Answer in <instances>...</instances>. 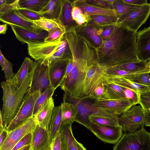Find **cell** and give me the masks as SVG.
<instances>
[{
    "label": "cell",
    "instance_id": "obj_1",
    "mask_svg": "<svg viewBox=\"0 0 150 150\" xmlns=\"http://www.w3.org/2000/svg\"><path fill=\"white\" fill-rule=\"evenodd\" d=\"M33 73L32 71L19 87L10 82L2 81L3 104L0 115L6 129L16 117L30 86Z\"/></svg>",
    "mask_w": 150,
    "mask_h": 150
},
{
    "label": "cell",
    "instance_id": "obj_2",
    "mask_svg": "<svg viewBox=\"0 0 150 150\" xmlns=\"http://www.w3.org/2000/svg\"><path fill=\"white\" fill-rule=\"evenodd\" d=\"M90 66L84 62L73 60L71 72L59 86L62 90L74 97H83L84 83Z\"/></svg>",
    "mask_w": 150,
    "mask_h": 150
},
{
    "label": "cell",
    "instance_id": "obj_3",
    "mask_svg": "<svg viewBox=\"0 0 150 150\" xmlns=\"http://www.w3.org/2000/svg\"><path fill=\"white\" fill-rule=\"evenodd\" d=\"M113 150H150V132L143 126L133 132H125Z\"/></svg>",
    "mask_w": 150,
    "mask_h": 150
},
{
    "label": "cell",
    "instance_id": "obj_4",
    "mask_svg": "<svg viewBox=\"0 0 150 150\" xmlns=\"http://www.w3.org/2000/svg\"><path fill=\"white\" fill-rule=\"evenodd\" d=\"M145 115L140 105H133L119 117L120 126L125 132H133L144 125Z\"/></svg>",
    "mask_w": 150,
    "mask_h": 150
},
{
    "label": "cell",
    "instance_id": "obj_5",
    "mask_svg": "<svg viewBox=\"0 0 150 150\" xmlns=\"http://www.w3.org/2000/svg\"><path fill=\"white\" fill-rule=\"evenodd\" d=\"M40 93L39 91L30 93L27 92L16 117L6 129L8 132L12 130L29 119L34 117L35 105Z\"/></svg>",
    "mask_w": 150,
    "mask_h": 150
},
{
    "label": "cell",
    "instance_id": "obj_6",
    "mask_svg": "<svg viewBox=\"0 0 150 150\" xmlns=\"http://www.w3.org/2000/svg\"><path fill=\"white\" fill-rule=\"evenodd\" d=\"M88 99L84 97H75L64 92L63 101L73 103L77 108L78 112L75 122L82 125L90 130L91 122L89 117L94 110L95 107L93 105V103Z\"/></svg>",
    "mask_w": 150,
    "mask_h": 150
},
{
    "label": "cell",
    "instance_id": "obj_7",
    "mask_svg": "<svg viewBox=\"0 0 150 150\" xmlns=\"http://www.w3.org/2000/svg\"><path fill=\"white\" fill-rule=\"evenodd\" d=\"M51 86L49 67L35 60L31 83L27 93H30L39 91L42 93Z\"/></svg>",
    "mask_w": 150,
    "mask_h": 150
},
{
    "label": "cell",
    "instance_id": "obj_8",
    "mask_svg": "<svg viewBox=\"0 0 150 150\" xmlns=\"http://www.w3.org/2000/svg\"><path fill=\"white\" fill-rule=\"evenodd\" d=\"M62 41L27 43L28 53L35 60L44 64L58 50Z\"/></svg>",
    "mask_w": 150,
    "mask_h": 150
},
{
    "label": "cell",
    "instance_id": "obj_9",
    "mask_svg": "<svg viewBox=\"0 0 150 150\" xmlns=\"http://www.w3.org/2000/svg\"><path fill=\"white\" fill-rule=\"evenodd\" d=\"M37 125L35 117H33L14 129L8 132L6 139L0 145V150H11L23 137L32 133Z\"/></svg>",
    "mask_w": 150,
    "mask_h": 150
},
{
    "label": "cell",
    "instance_id": "obj_10",
    "mask_svg": "<svg viewBox=\"0 0 150 150\" xmlns=\"http://www.w3.org/2000/svg\"><path fill=\"white\" fill-rule=\"evenodd\" d=\"M150 15V3L140 6L127 15L119 18L121 23L131 30L137 32Z\"/></svg>",
    "mask_w": 150,
    "mask_h": 150
},
{
    "label": "cell",
    "instance_id": "obj_11",
    "mask_svg": "<svg viewBox=\"0 0 150 150\" xmlns=\"http://www.w3.org/2000/svg\"><path fill=\"white\" fill-rule=\"evenodd\" d=\"M90 131L103 142L112 144H115L123 134L120 126H107L91 123Z\"/></svg>",
    "mask_w": 150,
    "mask_h": 150
},
{
    "label": "cell",
    "instance_id": "obj_12",
    "mask_svg": "<svg viewBox=\"0 0 150 150\" xmlns=\"http://www.w3.org/2000/svg\"><path fill=\"white\" fill-rule=\"evenodd\" d=\"M11 28L17 39L23 44L44 42L48 36V32L39 29L23 28L11 25Z\"/></svg>",
    "mask_w": 150,
    "mask_h": 150
},
{
    "label": "cell",
    "instance_id": "obj_13",
    "mask_svg": "<svg viewBox=\"0 0 150 150\" xmlns=\"http://www.w3.org/2000/svg\"><path fill=\"white\" fill-rule=\"evenodd\" d=\"M93 105L95 108L107 111L118 116L133 106L127 99L95 101L93 103Z\"/></svg>",
    "mask_w": 150,
    "mask_h": 150
},
{
    "label": "cell",
    "instance_id": "obj_14",
    "mask_svg": "<svg viewBox=\"0 0 150 150\" xmlns=\"http://www.w3.org/2000/svg\"><path fill=\"white\" fill-rule=\"evenodd\" d=\"M30 150H49L52 140L48 130L37 125L32 132Z\"/></svg>",
    "mask_w": 150,
    "mask_h": 150
},
{
    "label": "cell",
    "instance_id": "obj_15",
    "mask_svg": "<svg viewBox=\"0 0 150 150\" xmlns=\"http://www.w3.org/2000/svg\"><path fill=\"white\" fill-rule=\"evenodd\" d=\"M137 53L141 61L150 60V25L137 32L136 35Z\"/></svg>",
    "mask_w": 150,
    "mask_h": 150
},
{
    "label": "cell",
    "instance_id": "obj_16",
    "mask_svg": "<svg viewBox=\"0 0 150 150\" xmlns=\"http://www.w3.org/2000/svg\"><path fill=\"white\" fill-rule=\"evenodd\" d=\"M0 21L10 25H12L26 29L37 30L33 21L25 17L18 9L0 14Z\"/></svg>",
    "mask_w": 150,
    "mask_h": 150
},
{
    "label": "cell",
    "instance_id": "obj_17",
    "mask_svg": "<svg viewBox=\"0 0 150 150\" xmlns=\"http://www.w3.org/2000/svg\"><path fill=\"white\" fill-rule=\"evenodd\" d=\"M104 74V69L98 65L92 64L90 66L84 83L83 97L86 98L96 88L102 84L101 77Z\"/></svg>",
    "mask_w": 150,
    "mask_h": 150
},
{
    "label": "cell",
    "instance_id": "obj_18",
    "mask_svg": "<svg viewBox=\"0 0 150 150\" xmlns=\"http://www.w3.org/2000/svg\"><path fill=\"white\" fill-rule=\"evenodd\" d=\"M101 79L103 84H114L139 93L147 91L150 89V86L137 84L123 76L107 74L105 73L104 71V74L101 77Z\"/></svg>",
    "mask_w": 150,
    "mask_h": 150
},
{
    "label": "cell",
    "instance_id": "obj_19",
    "mask_svg": "<svg viewBox=\"0 0 150 150\" xmlns=\"http://www.w3.org/2000/svg\"><path fill=\"white\" fill-rule=\"evenodd\" d=\"M119 118L117 115L95 107L89 117L91 123L112 126H120Z\"/></svg>",
    "mask_w": 150,
    "mask_h": 150
},
{
    "label": "cell",
    "instance_id": "obj_20",
    "mask_svg": "<svg viewBox=\"0 0 150 150\" xmlns=\"http://www.w3.org/2000/svg\"><path fill=\"white\" fill-rule=\"evenodd\" d=\"M69 62L66 59H61L49 66L51 85L55 89L59 86L63 80Z\"/></svg>",
    "mask_w": 150,
    "mask_h": 150
},
{
    "label": "cell",
    "instance_id": "obj_21",
    "mask_svg": "<svg viewBox=\"0 0 150 150\" xmlns=\"http://www.w3.org/2000/svg\"><path fill=\"white\" fill-rule=\"evenodd\" d=\"M54 107L52 97L34 116L38 125L48 130Z\"/></svg>",
    "mask_w": 150,
    "mask_h": 150
},
{
    "label": "cell",
    "instance_id": "obj_22",
    "mask_svg": "<svg viewBox=\"0 0 150 150\" xmlns=\"http://www.w3.org/2000/svg\"><path fill=\"white\" fill-rule=\"evenodd\" d=\"M34 61L25 57L20 68L10 82L19 87L25 78L32 71Z\"/></svg>",
    "mask_w": 150,
    "mask_h": 150
},
{
    "label": "cell",
    "instance_id": "obj_23",
    "mask_svg": "<svg viewBox=\"0 0 150 150\" xmlns=\"http://www.w3.org/2000/svg\"><path fill=\"white\" fill-rule=\"evenodd\" d=\"M62 108V125H72L75 120L78 111L76 105L68 102L63 101L61 105Z\"/></svg>",
    "mask_w": 150,
    "mask_h": 150
},
{
    "label": "cell",
    "instance_id": "obj_24",
    "mask_svg": "<svg viewBox=\"0 0 150 150\" xmlns=\"http://www.w3.org/2000/svg\"><path fill=\"white\" fill-rule=\"evenodd\" d=\"M62 1L50 0L45 6L38 12L44 18L49 19H58L60 13Z\"/></svg>",
    "mask_w": 150,
    "mask_h": 150
},
{
    "label": "cell",
    "instance_id": "obj_25",
    "mask_svg": "<svg viewBox=\"0 0 150 150\" xmlns=\"http://www.w3.org/2000/svg\"><path fill=\"white\" fill-rule=\"evenodd\" d=\"M62 121L61 105L55 106L48 130L52 140L61 129Z\"/></svg>",
    "mask_w": 150,
    "mask_h": 150
},
{
    "label": "cell",
    "instance_id": "obj_26",
    "mask_svg": "<svg viewBox=\"0 0 150 150\" xmlns=\"http://www.w3.org/2000/svg\"><path fill=\"white\" fill-rule=\"evenodd\" d=\"M80 8L83 13L86 15H106L119 18L116 11L114 9L98 7L88 4L81 6Z\"/></svg>",
    "mask_w": 150,
    "mask_h": 150
},
{
    "label": "cell",
    "instance_id": "obj_27",
    "mask_svg": "<svg viewBox=\"0 0 150 150\" xmlns=\"http://www.w3.org/2000/svg\"><path fill=\"white\" fill-rule=\"evenodd\" d=\"M33 21L37 29L48 32L57 28L64 29L58 19H52L43 18L38 20Z\"/></svg>",
    "mask_w": 150,
    "mask_h": 150
},
{
    "label": "cell",
    "instance_id": "obj_28",
    "mask_svg": "<svg viewBox=\"0 0 150 150\" xmlns=\"http://www.w3.org/2000/svg\"><path fill=\"white\" fill-rule=\"evenodd\" d=\"M111 67L133 73L140 72L149 69L147 67V62L141 60L137 62L122 64Z\"/></svg>",
    "mask_w": 150,
    "mask_h": 150
},
{
    "label": "cell",
    "instance_id": "obj_29",
    "mask_svg": "<svg viewBox=\"0 0 150 150\" xmlns=\"http://www.w3.org/2000/svg\"><path fill=\"white\" fill-rule=\"evenodd\" d=\"M72 9L71 5L68 2L62 1L61 9L58 19L64 30L71 22Z\"/></svg>",
    "mask_w": 150,
    "mask_h": 150
},
{
    "label": "cell",
    "instance_id": "obj_30",
    "mask_svg": "<svg viewBox=\"0 0 150 150\" xmlns=\"http://www.w3.org/2000/svg\"><path fill=\"white\" fill-rule=\"evenodd\" d=\"M114 9L116 11L119 19L130 13L141 6L130 4L123 0H116L113 2Z\"/></svg>",
    "mask_w": 150,
    "mask_h": 150
},
{
    "label": "cell",
    "instance_id": "obj_31",
    "mask_svg": "<svg viewBox=\"0 0 150 150\" xmlns=\"http://www.w3.org/2000/svg\"><path fill=\"white\" fill-rule=\"evenodd\" d=\"M49 0H20L18 8L27 9L33 11H40L45 6Z\"/></svg>",
    "mask_w": 150,
    "mask_h": 150
},
{
    "label": "cell",
    "instance_id": "obj_32",
    "mask_svg": "<svg viewBox=\"0 0 150 150\" xmlns=\"http://www.w3.org/2000/svg\"><path fill=\"white\" fill-rule=\"evenodd\" d=\"M55 89L52 86L41 93L37 98L34 107L33 116L37 113L40 109L52 97Z\"/></svg>",
    "mask_w": 150,
    "mask_h": 150
},
{
    "label": "cell",
    "instance_id": "obj_33",
    "mask_svg": "<svg viewBox=\"0 0 150 150\" xmlns=\"http://www.w3.org/2000/svg\"><path fill=\"white\" fill-rule=\"evenodd\" d=\"M124 77L137 84L150 86V70L127 75Z\"/></svg>",
    "mask_w": 150,
    "mask_h": 150
},
{
    "label": "cell",
    "instance_id": "obj_34",
    "mask_svg": "<svg viewBox=\"0 0 150 150\" xmlns=\"http://www.w3.org/2000/svg\"><path fill=\"white\" fill-rule=\"evenodd\" d=\"M95 101H102L110 99L105 84H101L96 88L86 97Z\"/></svg>",
    "mask_w": 150,
    "mask_h": 150
},
{
    "label": "cell",
    "instance_id": "obj_35",
    "mask_svg": "<svg viewBox=\"0 0 150 150\" xmlns=\"http://www.w3.org/2000/svg\"><path fill=\"white\" fill-rule=\"evenodd\" d=\"M51 150H69L67 142L61 128L60 131L52 140Z\"/></svg>",
    "mask_w": 150,
    "mask_h": 150
},
{
    "label": "cell",
    "instance_id": "obj_36",
    "mask_svg": "<svg viewBox=\"0 0 150 150\" xmlns=\"http://www.w3.org/2000/svg\"><path fill=\"white\" fill-rule=\"evenodd\" d=\"M105 85L110 99H127L121 87L112 83H108Z\"/></svg>",
    "mask_w": 150,
    "mask_h": 150
},
{
    "label": "cell",
    "instance_id": "obj_37",
    "mask_svg": "<svg viewBox=\"0 0 150 150\" xmlns=\"http://www.w3.org/2000/svg\"><path fill=\"white\" fill-rule=\"evenodd\" d=\"M71 125H62L61 129L67 140L69 150H78L76 144L77 140L73 135Z\"/></svg>",
    "mask_w": 150,
    "mask_h": 150
},
{
    "label": "cell",
    "instance_id": "obj_38",
    "mask_svg": "<svg viewBox=\"0 0 150 150\" xmlns=\"http://www.w3.org/2000/svg\"><path fill=\"white\" fill-rule=\"evenodd\" d=\"M65 31L63 28H57L48 32V36L45 40V42H57L62 40Z\"/></svg>",
    "mask_w": 150,
    "mask_h": 150
},
{
    "label": "cell",
    "instance_id": "obj_39",
    "mask_svg": "<svg viewBox=\"0 0 150 150\" xmlns=\"http://www.w3.org/2000/svg\"><path fill=\"white\" fill-rule=\"evenodd\" d=\"M145 114L150 111V92L149 91L139 93V104Z\"/></svg>",
    "mask_w": 150,
    "mask_h": 150
},
{
    "label": "cell",
    "instance_id": "obj_40",
    "mask_svg": "<svg viewBox=\"0 0 150 150\" xmlns=\"http://www.w3.org/2000/svg\"><path fill=\"white\" fill-rule=\"evenodd\" d=\"M91 17L93 23L97 24L115 23L119 18L117 17L106 15L93 16Z\"/></svg>",
    "mask_w": 150,
    "mask_h": 150
},
{
    "label": "cell",
    "instance_id": "obj_41",
    "mask_svg": "<svg viewBox=\"0 0 150 150\" xmlns=\"http://www.w3.org/2000/svg\"><path fill=\"white\" fill-rule=\"evenodd\" d=\"M121 87L125 93L126 98L133 105L139 104V92L130 89Z\"/></svg>",
    "mask_w": 150,
    "mask_h": 150
},
{
    "label": "cell",
    "instance_id": "obj_42",
    "mask_svg": "<svg viewBox=\"0 0 150 150\" xmlns=\"http://www.w3.org/2000/svg\"><path fill=\"white\" fill-rule=\"evenodd\" d=\"M17 9L25 17L33 21L38 20L43 18L41 14L37 12L24 8H18Z\"/></svg>",
    "mask_w": 150,
    "mask_h": 150
},
{
    "label": "cell",
    "instance_id": "obj_43",
    "mask_svg": "<svg viewBox=\"0 0 150 150\" xmlns=\"http://www.w3.org/2000/svg\"><path fill=\"white\" fill-rule=\"evenodd\" d=\"M13 65L11 62L6 59L4 71L6 81L9 82L14 77L16 74L13 71Z\"/></svg>",
    "mask_w": 150,
    "mask_h": 150
},
{
    "label": "cell",
    "instance_id": "obj_44",
    "mask_svg": "<svg viewBox=\"0 0 150 150\" xmlns=\"http://www.w3.org/2000/svg\"><path fill=\"white\" fill-rule=\"evenodd\" d=\"M32 133L28 134L16 143L11 150H19L25 146L30 145Z\"/></svg>",
    "mask_w": 150,
    "mask_h": 150
},
{
    "label": "cell",
    "instance_id": "obj_45",
    "mask_svg": "<svg viewBox=\"0 0 150 150\" xmlns=\"http://www.w3.org/2000/svg\"><path fill=\"white\" fill-rule=\"evenodd\" d=\"M20 1L12 0L11 2L0 7V14L6 13L12 10L17 9L19 8Z\"/></svg>",
    "mask_w": 150,
    "mask_h": 150
},
{
    "label": "cell",
    "instance_id": "obj_46",
    "mask_svg": "<svg viewBox=\"0 0 150 150\" xmlns=\"http://www.w3.org/2000/svg\"><path fill=\"white\" fill-rule=\"evenodd\" d=\"M85 31L88 36L96 45L98 46H100L101 45V39L94 29L91 28H87L86 29Z\"/></svg>",
    "mask_w": 150,
    "mask_h": 150
},
{
    "label": "cell",
    "instance_id": "obj_47",
    "mask_svg": "<svg viewBox=\"0 0 150 150\" xmlns=\"http://www.w3.org/2000/svg\"><path fill=\"white\" fill-rule=\"evenodd\" d=\"M117 26H111L105 28L102 33V37L103 39H106L112 34Z\"/></svg>",
    "mask_w": 150,
    "mask_h": 150
},
{
    "label": "cell",
    "instance_id": "obj_48",
    "mask_svg": "<svg viewBox=\"0 0 150 150\" xmlns=\"http://www.w3.org/2000/svg\"><path fill=\"white\" fill-rule=\"evenodd\" d=\"M88 3L92 4H94L97 5L98 6H104L108 7L109 4L108 3V2L107 1L100 0H88L86 1Z\"/></svg>",
    "mask_w": 150,
    "mask_h": 150
},
{
    "label": "cell",
    "instance_id": "obj_49",
    "mask_svg": "<svg viewBox=\"0 0 150 150\" xmlns=\"http://www.w3.org/2000/svg\"><path fill=\"white\" fill-rule=\"evenodd\" d=\"M82 13V11L80 8L77 7H74L72 8L71 16L72 19L76 20L79 15Z\"/></svg>",
    "mask_w": 150,
    "mask_h": 150
},
{
    "label": "cell",
    "instance_id": "obj_50",
    "mask_svg": "<svg viewBox=\"0 0 150 150\" xmlns=\"http://www.w3.org/2000/svg\"><path fill=\"white\" fill-rule=\"evenodd\" d=\"M127 3L134 5L142 6L148 3L146 0H123Z\"/></svg>",
    "mask_w": 150,
    "mask_h": 150
},
{
    "label": "cell",
    "instance_id": "obj_51",
    "mask_svg": "<svg viewBox=\"0 0 150 150\" xmlns=\"http://www.w3.org/2000/svg\"><path fill=\"white\" fill-rule=\"evenodd\" d=\"M8 134V132L6 129L0 130V145L6 139Z\"/></svg>",
    "mask_w": 150,
    "mask_h": 150
},
{
    "label": "cell",
    "instance_id": "obj_52",
    "mask_svg": "<svg viewBox=\"0 0 150 150\" xmlns=\"http://www.w3.org/2000/svg\"><path fill=\"white\" fill-rule=\"evenodd\" d=\"M73 65V60L72 61H69L67 67L66 71L63 80L71 72L72 67Z\"/></svg>",
    "mask_w": 150,
    "mask_h": 150
},
{
    "label": "cell",
    "instance_id": "obj_53",
    "mask_svg": "<svg viewBox=\"0 0 150 150\" xmlns=\"http://www.w3.org/2000/svg\"><path fill=\"white\" fill-rule=\"evenodd\" d=\"M77 23L79 25H81L83 23L86 21V18L82 14H79L77 17L76 20Z\"/></svg>",
    "mask_w": 150,
    "mask_h": 150
},
{
    "label": "cell",
    "instance_id": "obj_54",
    "mask_svg": "<svg viewBox=\"0 0 150 150\" xmlns=\"http://www.w3.org/2000/svg\"><path fill=\"white\" fill-rule=\"evenodd\" d=\"M144 125L146 126L150 127V111L145 113Z\"/></svg>",
    "mask_w": 150,
    "mask_h": 150
},
{
    "label": "cell",
    "instance_id": "obj_55",
    "mask_svg": "<svg viewBox=\"0 0 150 150\" xmlns=\"http://www.w3.org/2000/svg\"><path fill=\"white\" fill-rule=\"evenodd\" d=\"M6 59L3 55L1 51L0 50V64L2 70H3L5 63Z\"/></svg>",
    "mask_w": 150,
    "mask_h": 150
},
{
    "label": "cell",
    "instance_id": "obj_56",
    "mask_svg": "<svg viewBox=\"0 0 150 150\" xmlns=\"http://www.w3.org/2000/svg\"><path fill=\"white\" fill-rule=\"evenodd\" d=\"M7 29V24L1 25H0V33L5 34Z\"/></svg>",
    "mask_w": 150,
    "mask_h": 150
},
{
    "label": "cell",
    "instance_id": "obj_57",
    "mask_svg": "<svg viewBox=\"0 0 150 150\" xmlns=\"http://www.w3.org/2000/svg\"><path fill=\"white\" fill-rule=\"evenodd\" d=\"M76 144L78 150H86L83 144L77 141H76Z\"/></svg>",
    "mask_w": 150,
    "mask_h": 150
},
{
    "label": "cell",
    "instance_id": "obj_58",
    "mask_svg": "<svg viewBox=\"0 0 150 150\" xmlns=\"http://www.w3.org/2000/svg\"><path fill=\"white\" fill-rule=\"evenodd\" d=\"M12 0H0V7L11 2Z\"/></svg>",
    "mask_w": 150,
    "mask_h": 150
},
{
    "label": "cell",
    "instance_id": "obj_59",
    "mask_svg": "<svg viewBox=\"0 0 150 150\" xmlns=\"http://www.w3.org/2000/svg\"><path fill=\"white\" fill-rule=\"evenodd\" d=\"M30 148V145H29L25 146L19 150H29Z\"/></svg>",
    "mask_w": 150,
    "mask_h": 150
},
{
    "label": "cell",
    "instance_id": "obj_60",
    "mask_svg": "<svg viewBox=\"0 0 150 150\" xmlns=\"http://www.w3.org/2000/svg\"><path fill=\"white\" fill-rule=\"evenodd\" d=\"M147 68L150 70V60L147 62Z\"/></svg>",
    "mask_w": 150,
    "mask_h": 150
},
{
    "label": "cell",
    "instance_id": "obj_61",
    "mask_svg": "<svg viewBox=\"0 0 150 150\" xmlns=\"http://www.w3.org/2000/svg\"><path fill=\"white\" fill-rule=\"evenodd\" d=\"M148 91H149V92H150V89Z\"/></svg>",
    "mask_w": 150,
    "mask_h": 150
},
{
    "label": "cell",
    "instance_id": "obj_62",
    "mask_svg": "<svg viewBox=\"0 0 150 150\" xmlns=\"http://www.w3.org/2000/svg\"><path fill=\"white\" fill-rule=\"evenodd\" d=\"M51 150V149H50V150Z\"/></svg>",
    "mask_w": 150,
    "mask_h": 150
},
{
    "label": "cell",
    "instance_id": "obj_63",
    "mask_svg": "<svg viewBox=\"0 0 150 150\" xmlns=\"http://www.w3.org/2000/svg\"><path fill=\"white\" fill-rule=\"evenodd\" d=\"M29 150H30V149H29Z\"/></svg>",
    "mask_w": 150,
    "mask_h": 150
}]
</instances>
